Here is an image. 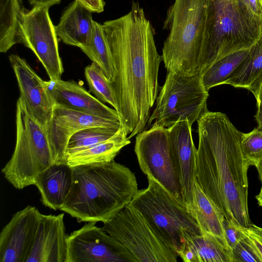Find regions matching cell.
I'll return each mask as SVG.
<instances>
[{
    "instance_id": "ba28073f",
    "label": "cell",
    "mask_w": 262,
    "mask_h": 262,
    "mask_svg": "<svg viewBox=\"0 0 262 262\" xmlns=\"http://www.w3.org/2000/svg\"><path fill=\"white\" fill-rule=\"evenodd\" d=\"M208 96L200 75L167 72L147 127L154 125L168 128L179 120H188L192 125L207 110Z\"/></svg>"
},
{
    "instance_id": "484cf974",
    "label": "cell",
    "mask_w": 262,
    "mask_h": 262,
    "mask_svg": "<svg viewBox=\"0 0 262 262\" xmlns=\"http://www.w3.org/2000/svg\"><path fill=\"white\" fill-rule=\"evenodd\" d=\"M81 50L100 67L111 83L115 77L114 60L102 25L94 21L90 39Z\"/></svg>"
},
{
    "instance_id": "1f68e13d",
    "label": "cell",
    "mask_w": 262,
    "mask_h": 262,
    "mask_svg": "<svg viewBox=\"0 0 262 262\" xmlns=\"http://www.w3.org/2000/svg\"><path fill=\"white\" fill-rule=\"evenodd\" d=\"M223 226L226 242L232 250L245 237L241 230V226L232 220H227L225 218Z\"/></svg>"
},
{
    "instance_id": "7a4b0ae2",
    "label": "cell",
    "mask_w": 262,
    "mask_h": 262,
    "mask_svg": "<svg viewBox=\"0 0 262 262\" xmlns=\"http://www.w3.org/2000/svg\"><path fill=\"white\" fill-rule=\"evenodd\" d=\"M199 145L195 180L227 220L248 227V169L241 148L243 133L227 115L208 110L197 121Z\"/></svg>"
},
{
    "instance_id": "30bf717a",
    "label": "cell",
    "mask_w": 262,
    "mask_h": 262,
    "mask_svg": "<svg viewBox=\"0 0 262 262\" xmlns=\"http://www.w3.org/2000/svg\"><path fill=\"white\" fill-rule=\"evenodd\" d=\"M135 152L143 172L184 204L166 128L152 125L137 135Z\"/></svg>"
},
{
    "instance_id": "ab89813d",
    "label": "cell",
    "mask_w": 262,
    "mask_h": 262,
    "mask_svg": "<svg viewBox=\"0 0 262 262\" xmlns=\"http://www.w3.org/2000/svg\"><path fill=\"white\" fill-rule=\"evenodd\" d=\"M258 204L262 208V186L260 188L259 193L255 196Z\"/></svg>"
},
{
    "instance_id": "cb8c5ba5",
    "label": "cell",
    "mask_w": 262,
    "mask_h": 262,
    "mask_svg": "<svg viewBox=\"0 0 262 262\" xmlns=\"http://www.w3.org/2000/svg\"><path fill=\"white\" fill-rule=\"evenodd\" d=\"M262 83V36L249 50L243 61L223 84L241 88L257 96Z\"/></svg>"
},
{
    "instance_id": "52a82bcc",
    "label": "cell",
    "mask_w": 262,
    "mask_h": 262,
    "mask_svg": "<svg viewBox=\"0 0 262 262\" xmlns=\"http://www.w3.org/2000/svg\"><path fill=\"white\" fill-rule=\"evenodd\" d=\"M138 190L130 205L141 212L162 240L178 255L189 238L202 234L185 205L154 180Z\"/></svg>"
},
{
    "instance_id": "d6986e66",
    "label": "cell",
    "mask_w": 262,
    "mask_h": 262,
    "mask_svg": "<svg viewBox=\"0 0 262 262\" xmlns=\"http://www.w3.org/2000/svg\"><path fill=\"white\" fill-rule=\"evenodd\" d=\"M92 12L77 0L71 3L63 11L59 22L55 26L56 32L63 43L80 49L88 43L93 30Z\"/></svg>"
},
{
    "instance_id": "e575fe53",
    "label": "cell",
    "mask_w": 262,
    "mask_h": 262,
    "mask_svg": "<svg viewBox=\"0 0 262 262\" xmlns=\"http://www.w3.org/2000/svg\"><path fill=\"white\" fill-rule=\"evenodd\" d=\"M256 15L262 17L261 0H241Z\"/></svg>"
},
{
    "instance_id": "8992f818",
    "label": "cell",
    "mask_w": 262,
    "mask_h": 262,
    "mask_svg": "<svg viewBox=\"0 0 262 262\" xmlns=\"http://www.w3.org/2000/svg\"><path fill=\"white\" fill-rule=\"evenodd\" d=\"M16 139L13 153L2 169L15 188L35 185L38 174L54 164L46 128L28 112L19 97L16 111Z\"/></svg>"
},
{
    "instance_id": "e0dca14e",
    "label": "cell",
    "mask_w": 262,
    "mask_h": 262,
    "mask_svg": "<svg viewBox=\"0 0 262 262\" xmlns=\"http://www.w3.org/2000/svg\"><path fill=\"white\" fill-rule=\"evenodd\" d=\"M64 213L40 214L34 243L27 262H67Z\"/></svg>"
},
{
    "instance_id": "277c9868",
    "label": "cell",
    "mask_w": 262,
    "mask_h": 262,
    "mask_svg": "<svg viewBox=\"0 0 262 262\" xmlns=\"http://www.w3.org/2000/svg\"><path fill=\"white\" fill-rule=\"evenodd\" d=\"M262 36V17L241 0H207L198 73L234 52L249 49Z\"/></svg>"
},
{
    "instance_id": "9c48e42d",
    "label": "cell",
    "mask_w": 262,
    "mask_h": 262,
    "mask_svg": "<svg viewBox=\"0 0 262 262\" xmlns=\"http://www.w3.org/2000/svg\"><path fill=\"white\" fill-rule=\"evenodd\" d=\"M101 228L130 253L134 262H176L178 254L162 240L146 219L130 204Z\"/></svg>"
},
{
    "instance_id": "8d00e7d4",
    "label": "cell",
    "mask_w": 262,
    "mask_h": 262,
    "mask_svg": "<svg viewBox=\"0 0 262 262\" xmlns=\"http://www.w3.org/2000/svg\"><path fill=\"white\" fill-rule=\"evenodd\" d=\"M255 118L258 125V127L262 129V109L257 108Z\"/></svg>"
},
{
    "instance_id": "44dd1931",
    "label": "cell",
    "mask_w": 262,
    "mask_h": 262,
    "mask_svg": "<svg viewBox=\"0 0 262 262\" xmlns=\"http://www.w3.org/2000/svg\"><path fill=\"white\" fill-rule=\"evenodd\" d=\"M178 256L184 262H233L231 249L219 237L206 233L188 238Z\"/></svg>"
},
{
    "instance_id": "7402d4cb",
    "label": "cell",
    "mask_w": 262,
    "mask_h": 262,
    "mask_svg": "<svg viewBox=\"0 0 262 262\" xmlns=\"http://www.w3.org/2000/svg\"><path fill=\"white\" fill-rule=\"evenodd\" d=\"M186 207L195 219L202 234L206 233L214 235L228 245L223 226L225 217L195 180L191 204Z\"/></svg>"
},
{
    "instance_id": "f1b7e54d",
    "label": "cell",
    "mask_w": 262,
    "mask_h": 262,
    "mask_svg": "<svg viewBox=\"0 0 262 262\" xmlns=\"http://www.w3.org/2000/svg\"><path fill=\"white\" fill-rule=\"evenodd\" d=\"M84 75L90 91L95 97L118 111L117 102L111 83L100 67L92 61L85 68Z\"/></svg>"
},
{
    "instance_id": "9a60e30c",
    "label": "cell",
    "mask_w": 262,
    "mask_h": 262,
    "mask_svg": "<svg viewBox=\"0 0 262 262\" xmlns=\"http://www.w3.org/2000/svg\"><path fill=\"white\" fill-rule=\"evenodd\" d=\"M9 61L17 79L20 96L29 114L46 128L53 113L55 103L46 83L25 59L11 54Z\"/></svg>"
},
{
    "instance_id": "4dcf8cb0",
    "label": "cell",
    "mask_w": 262,
    "mask_h": 262,
    "mask_svg": "<svg viewBox=\"0 0 262 262\" xmlns=\"http://www.w3.org/2000/svg\"><path fill=\"white\" fill-rule=\"evenodd\" d=\"M233 262H261L245 237L232 249Z\"/></svg>"
},
{
    "instance_id": "836d02e7",
    "label": "cell",
    "mask_w": 262,
    "mask_h": 262,
    "mask_svg": "<svg viewBox=\"0 0 262 262\" xmlns=\"http://www.w3.org/2000/svg\"><path fill=\"white\" fill-rule=\"evenodd\" d=\"M92 12L100 13L103 11L105 3L103 0H77Z\"/></svg>"
},
{
    "instance_id": "d590c367",
    "label": "cell",
    "mask_w": 262,
    "mask_h": 262,
    "mask_svg": "<svg viewBox=\"0 0 262 262\" xmlns=\"http://www.w3.org/2000/svg\"><path fill=\"white\" fill-rule=\"evenodd\" d=\"M61 0H28L30 5L35 6H43L50 7L51 6L58 4Z\"/></svg>"
},
{
    "instance_id": "4316f807",
    "label": "cell",
    "mask_w": 262,
    "mask_h": 262,
    "mask_svg": "<svg viewBox=\"0 0 262 262\" xmlns=\"http://www.w3.org/2000/svg\"><path fill=\"white\" fill-rule=\"evenodd\" d=\"M249 49L240 50L227 55L211 64L201 75L206 90L223 84L230 74L243 61L249 52Z\"/></svg>"
},
{
    "instance_id": "ac0fdd59",
    "label": "cell",
    "mask_w": 262,
    "mask_h": 262,
    "mask_svg": "<svg viewBox=\"0 0 262 262\" xmlns=\"http://www.w3.org/2000/svg\"><path fill=\"white\" fill-rule=\"evenodd\" d=\"M46 83L55 104L93 116L121 121L115 109L104 104L76 82L61 79L49 80Z\"/></svg>"
},
{
    "instance_id": "5b68a950",
    "label": "cell",
    "mask_w": 262,
    "mask_h": 262,
    "mask_svg": "<svg viewBox=\"0 0 262 262\" xmlns=\"http://www.w3.org/2000/svg\"><path fill=\"white\" fill-rule=\"evenodd\" d=\"M207 0H174L163 29L169 31L162 58L167 72L198 74Z\"/></svg>"
},
{
    "instance_id": "83f0119b",
    "label": "cell",
    "mask_w": 262,
    "mask_h": 262,
    "mask_svg": "<svg viewBox=\"0 0 262 262\" xmlns=\"http://www.w3.org/2000/svg\"><path fill=\"white\" fill-rule=\"evenodd\" d=\"M121 126L91 127L77 132L71 137L68 142L66 151V158L76 152L110 139L118 132Z\"/></svg>"
},
{
    "instance_id": "ffe728a7",
    "label": "cell",
    "mask_w": 262,
    "mask_h": 262,
    "mask_svg": "<svg viewBox=\"0 0 262 262\" xmlns=\"http://www.w3.org/2000/svg\"><path fill=\"white\" fill-rule=\"evenodd\" d=\"M72 182V167L67 164H53L38 174L35 185L40 192L42 204L57 210L65 203Z\"/></svg>"
},
{
    "instance_id": "4fadbf2b",
    "label": "cell",
    "mask_w": 262,
    "mask_h": 262,
    "mask_svg": "<svg viewBox=\"0 0 262 262\" xmlns=\"http://www.w3.org/2000/svg\"><path fill=\"white\" fill-rule=\"evenodd\" d=\"M121 120L103 118L60 104H55L52 117L46 127L54 164H67L66 151L71 137L77 132L96 126L120 127Z\"/></svg>"
},
{
    "instance_id": "7c38bea8",
    "label": "cell",
    "mask_w": 262,
    "mask_h": 262,
    "mask_svg": "<svg viewBox=\"0 0 262 262\" xmlns=\"http://www.w3.org/2000/svg\"><path fill=\"white\" fill-rule=\"evenodd\" d=\"M96 224L87 222L68 235L67 262H134L124 246Z\"/></svg>"
},
{
    "instance_id": "b9f144b4",
    "label": "cell",
    "mask_w": 262,
    "mask_h": 262,
    "mask_svg": "<svg viewBox=\"0 0 262 262\" xmlns=\"http://www.w3.org/2000/svg\"><path fill=\"white\" fill-rule=\"evenodd\" d=\"M261 230H262V228H261Z\"/></svg>"
},
{
    "instance_id": "f546056e",
    "label": "cell",
    "mask_w": 262,
    "mask_h": 262,
    "mask_svg": "<svg viewBox=\"0 0 262 262\" xmlns=\"http://www.w3.org/2000/svg\"><path fill=\"white\" fill-rule=\"evenodd\" d=\"M241 148L247 164L256 166L262 158V129L257 127L249 133H243Z\"/></svg>"
},
{
    "instance_id": "5bb4252c",
    "label": "cell",
    "mask_w": 262,
    "mask_h": 262,
    "mask_svg": "<svg viewBox=\"0 0 262 262\" xmlns=\"http://www.w3.org/2000/svg\"><path fill=\"white\" fill-rule=\"evenodd\" d=\"M40 214L35 207L27 206L12 216L0 233L1 262H27Z\"/></svg>"
},
{
    "instance_id": "2e32d148",
    "label": "cell",
    "mask_w": 262,
    "mask_h": 262,
    "mask_svg": "<svg viewBox=\"0 0 262 262\" xmlns=\"http://www.w3.org/2000/svg\"><path fill=\"white\" fill-rule=\"evenodd\" d=\"M191 126L188 120H179L166 128L176 170L181 187L183 201L189 206L195 181L196 148L193 141Z\"/></svg>"
},
{
    "instance_id": "603a6c76",
    "label": "cell",
    "mask_w": 262,
    "mask_h": 262,
    "mask_svg": "<svg viewBox=\"0 0 262 262\" xmlns=\"http://www.w3.org/2000/svg\"><path fill=\"white\" fill-rule=\"evenodd\" d=\"M128 135L122 125L110 139L67 156V164L73 167L111 162L124 146L130 144Z\"/></svg>"
},
{
    "instance_id": "74e56055",
    "label": "cell",
    "mask_w": 262,
    "mask_h": 262,
    "mask_svg": "<svg viewBox=\"0 0 262 262\" xmlns=\"http://www.w3.org/2000/svg\"><path fill=\"white\" fill-rule=\"evenodd\" d=\"M256 99L257 108L262 109V83Z\"/></svg>"
},
{
    "instance_id": "60d3db41",
    "label": "cell",
    "mask_w": 262,
    "mask_h": 262,
    "mask_svg": "<svg viewBox=\"0 0 262 262\" xmlns=\"http://www.w3.org/2000/svg\"><path fill=\"white\" fill-rule=\"evenodd\" d=\"M261 3H262V0H261Z\"/></svg>"
},
{
    "instance_id": "d6a6232c",
    "label": "cell",
    "mask_w": 262,
    "mask_h": 262,
    "mask_svg": "<svg viewBox=\"0 0 262 262\" xmlns=\"http://www.w3.org/2000/svg\"><path fill=\"white\" fill-rule=\"evenodd\" d=\"M245 238L262 262V230L255 225L248 227L241 226Z\"/></svg>"
},
{
    "instance_id": "d4e9b609",
    "label": "cell",
    "mask_w": 262,
    "mask_h": 262,
    "mask_svg": "<svg viewBox=\"0 0 262 262\" xmlns=\"http://www.w3.org/2000/svg\"><path fill=\"white\" fill-rule=\"evenodd\" d=\"M21 0H0V52L19 43V23L24 10Z\"/></svg>"
},
{
    "instance_id": "3957f363",
    "label": "cell",
    "mask_w": 262,
    "mask_h": 262,
    "mask_svg": "<svg viewBox=\"0 0 262 262\" xmlns=\"http://www.w3.org/2000/svg\"><path fill=\"white\" fill-rule=\"evenodd\" d=\"M72 168V187L60 210L79 222H108L130 204L139 190L135 173L114 160Z\"/></svg>"
},
{
    "instance_id": "6da1fadb",
    "label": "cell",
    "mask_w": 262,
    "mask_h": 262,
    "mask_svg": "<svg viewBox=\"0 0 262 262\" xmlns=\"http://www.w3.org/2000/svg\"><path fill=\"white\" fill-rule=\"evenodd\" d=\"M112 54L115 77L111 83L117 111L130 139L146 128L161 87L162 61L155 31L143 9L133 2L125 15L102 24Z\"/></svg>"
},
{
    "instance_id": "8fae6325",
    "label": "cell",
    "mask_w": 262,
    "mask_h": 262,
    "mask_svg": "<svg viewBox=\"0 0 262 262\" xmlns=\"http://www.w3.org/2000/svg\"><path fill=\"white\" fill-rule=\"evenodd\" d=\"M49 7L35 6L22 12L19 43L31 49L45 69L50 80L61 79L63 68L57 35L49 13Z\"/></svg>"
},
{
    "instance_id": "f35d334b",
    "label": "cell",
    "mask_w": 262,
    "mask_h": 262,
    "mask_svg": "<svg viewBox=\"0 0 262 262\" xmlns=\"http://www.w3.org/2000/svg\"><path fill=\"white\" fill-rule=\"evenodd\" d=\"M255 167L258 172L259 178L262 186V158L260 160Z\"/></svg>"
}]
</instances>
